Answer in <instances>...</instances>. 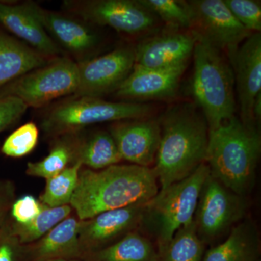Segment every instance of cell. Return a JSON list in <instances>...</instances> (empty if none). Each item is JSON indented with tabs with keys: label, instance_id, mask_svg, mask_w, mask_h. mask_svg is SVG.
Instances as JSON below:
<instances>
[{
	"label": "cell",
	"instance_id": "1",
	"mask_svg": "<svg viewBox=\"0 0 261 261\" xmlns=\"http://www.w3.org/2000/svg\"><path fill=\"white\" fill-rule=\"evenodd\" d=\"M159 185L152 168L116 164L94 171L82 168L70 205L80 221L135 204L147 203Z\"/></svg>",
	"mask_w": 261,
	"mask_h": 261
},
{
	"label": "cell",
	"instance_id": "2",
	"mask_svg": "<svg viewBox=\"0 0 261 261\" xmlns=\"http://www.w3.org/2000/svg\"><path fill=\"white\" fill-rule=\"evenodd\" d=\"M160 125L161 140L152 169L163 190L206 163L209 129L203 114L187 103L170 109Z\"/></svg>",
	"mask_w": 261,
	"mask_h": 261
},
{
	"label": "cell",
	"instance_id": "3",
	"mask_svg": "<svg viewBox=\"0 0 261 261\" xmlns=\"http://www.w3.org/2000/svg\"><path fill=\"white\" fill-rule=\"evenodd\" d=\"M260 149L257 128L245 126L234 116L209 132L206 163L213 177L246 197L255 183Z\"/></svg>",
	"mask_w": 261,
	"mask_h": 261
},
{
	"label": "cell",
	"instance_id": "4",
	"mask_svg": "<svg viewBox=\"0 0 261 261\" xmlns=\"http://www.w3.org/2000/svg\"><path fill=\"white\" fill-rule=\"evenodd\" d=\"M195 37L192 92L211 132L234 116V75L222 51Z\"/></svg>",
	"mask_w": 261,
	"mask_h": 261
},
{
	"label": "cell",
	"instance_id": "5",
	"mask_svg": "<svg viewBox=\"0 0 261 261\" xmlns=\"http://www.w3.org/2000/svg\"><path fill=\"white\" fill-rule=\"evenodd\" d=\"M210 174L207 163L201 164L188 177L159 190L147 202L140 229L143 228L156 248L167 244L180 228L193 221L201 190Z\"/></svg>",
	"mask_w": 261,
	"mask_h": 261
},
{
	"label": "cell",
	"instance_id": "6",
	"mask_svg": "<svg viewBox=\"0 0 261 261\" xmlns=\"http://www.w3.org/2000/svg\"><path fill=\"white\" fill-rule=\"evenodd\" d=\"M152 108L133 102H109L99 97H74L56 106L44 117L42 128L47 135L76 133L85 127L149 118Z\"/></svg>",
	"mask_w": 261,
	"mask_h": 261
},
{
	"label": "cell",
	"instance_id": "7",
	"mask_svg": "<svg viewBox=\"0 0 261 261\" xmlns=\"http://www.w3.org/2000/svg\"><path fill=\"white\" fill-rule=\"evenodd\" d=\"M78 64L68 57H58L0 89V97H14L28 108H40L53 99L75 94Z\"/></svg>",
	"mask_w": 261,
	"mask_h": 261
},
{
	"label": "cell",
	"instance_id": "8",
	"mask_svg": "<svg viewBox=\"0 0 261 261\" xmlns=\"http://www.w3.org/2000/svg\"><path fill=\"white\" fill-rule=\"evenodd\" d=\"M246 209L245 197L228 190L210 173L202 186L194 216L199 238L205 245L214 243L242 221Z\"/></svg>",
	"mask_w": 261,
	"mask_h": 261
},
{
	"label": "cell",
	"instance_id": "9",
	"mask_svg": "<svg viewBox=\"0 0 261 261\" xmlns=\"http://www.w3.org/2000/svg\"><path fill=\"white\" fill-rule=\"evenodd\" d=\"M191 15V32L220 51L231 61L249 32L233 16L224 0L187 2Z\"/></svg>",
	"mask_w": 261,
	"mask_h": 261
},
{
	"label": "cell",
	"instance_id": "10",
	"mask_svg": "<svg viewBox=\"0 0 261 261\" xmlns=\"http://www.w3.org/2000/svg\"><path fill=\"white\" fill-rule=\"evenodd\" d=\"M63 5L65 10L84 20L130 35L148 32L158 23L157 17L139 0L65 1Z\"/></svg>",
	"mask_w": 261,
	"mask_h": 261
},
{
	"label": "cell",
	"instance_id": "11",
	"mask_svg": "<svg viewBox=\"0 0 261 261\" xmlns=\"http://www.w3.org/2000/svg\"><path fill=\"white\" fill-rule=\"evenodd\" d=\"M135 49L118 48L78 64V87L74 97H99L116 92L135 65Z\"/></svg>",
	"mask_w": 261,
	"mask_h": 261
},
{
	"label": "cell",
	"instance_id": "12",
	"mask_svg": "<svg viewBox=\"0 0 261 261\" xmlns=\"http://www.w3.org/2000/svg\"><path fill=\"white\" fill-rule=\"evenodd\" d=\"M146 204L105 211L80 221L79 240L82 255L110 246L128 233L140 230Z\"/></svg>",
	"mask_w": 261,
	"mask_h": 261
},
{
	"label": "cell",
	"instance_id": "13",
	"mask_svg": "<svg viewBox=\"0 0 261 261\" xmlns=\"http://www.w3.org/2000/svg\"><path fill=\"white\" fill-rule=\"evenodd\" d=\"M232 65L240 109V121L245 126L257 128L254 103L261 93V34L252 33L230 61Z\"/></svg>",
	"mask_w": 261,
	"mask_h": 261
},
{
	"label": "cell",
	"instance_id": "14",
	"mask_svg": "<svg viewBox=\"0 0 261 261\" xmlns=\"http://www.w3.org/2000/svg\"><path fill=\"white\" fill-rule=\"evenodd\" d=\"M122 160L151 168L161 140L160 122L149 118L116 122L110 128Z\"/></svg>",
	"mask_w": 261,
	"mask_h": 261
},
{
	"label": "cell",
	"instance_id": "15",
	"mask_svg": "<svg viewBox=\"0 0 261 261\" xmlns=\"http://www.w3.org/2000/svg\"><path fill=\"white\" fill-rule=\"evenodd\" d=\"M193 33L173 30L144 40L135 49V66L167 68L187 63L195 48Z\"/></svg>",
	"mask_w": 261,
	"mask_h": 261
},
{
	"label": "cell",
	"instance_id": "16",
	"mask_svg": "<svg viewBox=\"0 0 261 261\" xmlns=\"http://www.w3.org/2000/svg\"><path fill=\"white\" fill-rule=\"evenodd\" d=\"M187 63L167 68L148 69L134 65L130 74L116 91V97L132 100L161 99L176 94Z\"/></svg>",
	"mask_w": 261,
	"mask_h": 261
},
{
	"label": "cell",
	"instance_id": "17",
	"mask_svg": "<svg viewBox=\"0 0 261 261\" xmlns=\"http://www.w3.org/2000/svg\"><path fill=\"white\" fill-rule=\"evenodd\" d=\"M25 3L47 34L67 50L75 55H84L97 46V34L85 24L66 15L44 9L34 2Z\"/></svg>",
	"mask_w": 261,
	"mask_h": 261
},
{
	"label": "cell",
	"instance_id": "18",
	"mask_svg": "<svg viewBox=\"0 0 261 261\" xmlns=\"http://www.w3.org/2000/svg\"><path fill=\"white\" fill-rule=\"evenodd\" d=\"M76 216H68L34 243L23 245V261L75 260L82 257Z\"/></svg>",
	"mask_w": 261,
	"mask_h": 261
},
{
	"label": "cell",
	"instance_id": "19",
	"mask_svg": "<svg viewBox=\"0 0 261 261\" xmlns=\"http://www.w3.org/2000/svg\"><path fill=\"white\" fill-rule=\"evenodd\" d=\"M0 24L43 56L50 59L61 57V48L32 14L27 3L11 5L0 2Z\"/></svg>",
	"mask_w": 261,
	"mask_h": 261
},
{
	"label": "cell",
	"instance_id": "20",
	"mask_svg": "<svg viewBox=\"0 0 261 261\" xmlns=\"http://www.w3.org/2000/svg\"><path fill=\"white\" fill-rule=\"evenodd\" d=\"M260 251L258 231L245 220L233 226L222 243L205 251L202 261H258Z\"/></svg>",
	"mask_w": 261,
	"mask_h": 261
},
{
	"label": "cell",
	"instance_id": "21",
	"mask_svg": "<svg viewBox=\"0 0 261 261\" xmlns=\"http://www.w3.org/2000/svg\"><path fill=\"white\" fill-rule=\"evenodd\" d=\"M51 60L18 39L0 32V89Z\"/></svg>",
	"mask_w": 261,
	"mask_h": 261
},
{
	"label": "cell",
	"instance_id": "22",
	"mask_svg": "<svg viewBox=\"0 0 261 261\" xmlns=\"http://www.w3.org/2000/svg\"><path fill=\"white\" fill-rule=\"evenodd\" d=\"M157 248L140 230L132 231L110 246L84 254L83 261H154Z\"/></svg>",
	"mask_w": 261,
	"mask_h": 261
},
{
	"label": "cell",
	"instance_id": "23",
	"mask_svg": "<svg viewBox=\"0 0 261 261\" xmlns=\"http://www.w3.org/2000/svg\"><path fill=\"white\" fill-rule=\"evenodd\" d=\"M122 161L116 142L110 132H95L85 139L77 138L75 163L89 169L99 171Z\"/></svg>",
	"mask_w": 261,
	"mask_h": 261
},
{
	"label": "cell",
	"instance_id": "24",
	"mask_svg": "<svg viewBox=\"0 0 261 261\" xmlns=\"http://www.w3.org/2000/svg\"><path fill=\"white\" fill-rule=\"evenodd\" d=\"M205 245L192 221L180 228L167 244L158 247L154 261H202Z\"/></svg>",
	"mask_w": 261,
	"mask_h": 261
},
{
	"label": "cell",
	"instance_id": "25",
	"mask_svg": "<svg viewBox=\"0 0 261 261\" xmlns=\"http://www.w3.org/2000/svg\"><path fill=\"white\" fill-rule=\"evenodd\" d=\"M75 133L62 135L53 145L47 157L38 162H29L25 173L29 176L49 179L75 163L77 137Z\"/></svg>",
	"mask_w": 261,
	"mask_h": 261
},
{
	"label": "cell",
	"instance_id": "26",
	"mask_svg": "<svg viewBox=\"0 0 261 261\" xmlns=\"http://www.w3.org/2000/svg\"><path fill=\"white\" fill-rule=\"evenodd\" d=\"M73 211L70 205L56 207L44 206L42 212L28 224H19L14 221H9L10 229L22 245H29L42 238L70 216Z\"/></svg>",
	"mask_w": 261,
	"mask_h": 261
},
{
	"label": "cell",
	"instance_id": "27",
	"mask_svg": "<svg viewBox=\"0 0 261 261\" xmlns=\"http://www.w3.org/2000/svg\"><path fill=\"white\" fill-rule=\"evenodd\" d=\"M82 168V163H73L56 176L46 180L45 189L39 201L49 207L70 205Z\"/></svg>",
	"mask_w": 261,
	"mask_h": 261
},
{
	"label": "cell",
	"instance_id": "28",
	"mask_svg": "<svg viewBox=\"0 0 261 261\" xmlns=\"http://www.w3.org/2000/svg\"><path fill=\"white\" fill-rule=\"evenodd\" d=\"M173 30L191 29V15L187 2L177 0H139Z\"/></svg>",
	"mask_w": 261,
	"mask_h": 261
},
{
	"label": "cell",
	"instance_id": "29",
	"mask_svg": "<svg viewBox=\"0 0 261 261\" xmlns=\"http://www.w3.org/2000/svg\"><path fill=\"white\" fill-rule=\"evenodd\" d=\"M39 140V129L35 123L29 122L8 136L1 151L10 158L24 157L35 148Z\"/></svg>",
	"mask_w": 261,
	"mask_h": 261
},
{
	"label": "cell",
	"instance_id": "30",
	"mask_svg": "<svg viewBox=\"0 0 261 261\" xmlns=\"http://www.w3.org/2000/svg\"><path fill=\"white\" fill-rule=\"evenodd\" d=\"M233 16L251 33H260L261 3L255 0H224Z\"/></svg>",
	"mask_w": 261,
	"mask_h": 261
},
{
	"label": "cell",
	"instance_id": "31",
	"mask_svg": "<svg viewBox=\"0 0 261 261\" xmlns=\"http://www.w3.org/2000/svg\"><path fill=\"white\" fill-rule=\"evenodd\" d=\"M44 206L32 195H24L13 202L10 216L17 224H28L42 212Z\"/></svg>",
	"mask_w": 261,
	"mask_h": 261
},
{
	"label": "cell",
	"instance_id": "32",
	"mask_svg": "<svg viewBox=\"0 0 261 261\" xmlns=\"http://www.w3.org/2000/svg\"><path fill=\"white\" fill-rule=\"evenodd\" d=\"M28 108L18 98L0 97V133L18 121Z\"/></svg>",
	"mask_w": 261,
	"mask_h": 261
},
{
	"label": "cell",
	"instance_id": "33",
	"mask_svg": "<svg viewBox=\"0 0 261 261\" xmlns=\"http://www.w3.org/2000/svg\"><path fill=\"white\" fill-rule=\"evenodd\" d=\"M0 261H23V245L10 231L9 222L0 230Z\"/></svg>",
	"mask_w": 261,
	"mask_h": 261
},
{
	"label": "cell",
	"instance_id": "34",
	"mask_svg": "<svg viewBox=\"0 0 261 261\" xmlns=\"http://www.w3.org/2000/svg\"><path fill=\"white\" fill-rule=\"evenodd\" d=\"M15 201V190L10 182H0V230L9 222L10 209Z\"/></svg>",
	"mask_w": 261,
	"mask_h": 261
},
{
	"label": "cell",
	"instance_id": "35",
	"mask_svg": "<svg viewBox=\"0 0 261 261\" xmlns=\"http://www.w3.org/2000/svg\"><path fill=\"white\" fill-rule=\"evenodd\" d=\"M49 261H69L68 260H49Z\"/></svg>",
	"mask_w": 261,
	"mask_h": 261
}]
</instances>
